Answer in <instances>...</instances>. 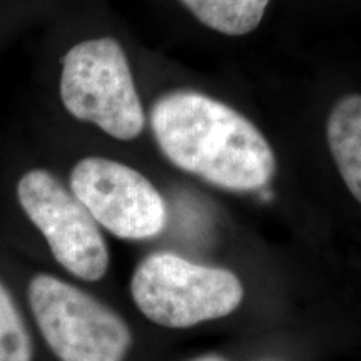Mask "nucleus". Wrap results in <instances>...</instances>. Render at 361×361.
Segmentation results:
<instances>
[{
  "mask_svg": "<svg viewBox=\"0 0 361 361\" xmlns=\"http://www.w3.org/2000/svg\"><path fill=\"white\" fill-rule=\"evenodd\" d=\"M328 146L346 188L361 204V96L350 94L333 106L326 123Z\"/></svg>",
  "mask_w": 361,
  "mask_h": 361,
  "instance_id": "obj_7",
  "label": "nucleus"
},
{
  "mask_svg": "<svg viewBox=\"0 0 361 361\" xmlns=\"http://www.w3.org/2000/svg\"><path fill=\"white\" fill-rule=\"evenodd\" d=\"M189 361H228L223 356L219 355H202V356H197V358H192Z\"/></svg>",
  "mask_w": 361,
  "mask_h": 361,
  "instance_id": "obj_10",
  "label": "nucleus"
},
{
  "mask_svg": "<svg viewBox=\"0 0 361 361\" xmlns=\"http://www.w3.org/2000/svg\"><path fill=\"white\" fill-rule=\"evenodd\" d=\"M29 303L45 343L61 361H124L133 345L128 323L74 284L35 274Z\"/></svg>",
  "mask_w": 361,
  "mask_h": 361,
  "instance_id": "obj_4",
  "label": "nucleus"
},
{
  "mask_svg": "<svg viewBox=\"0 0 361 361\" xmlns=\"http://www.w3.org/2000/svg\"><path fill=\"white\" fill-rule=\"evenodd\" d=\"M69 184L96 223L117 238L142 241L166 228L164 197L146 176L123 162L84 157L72 169Z\"/></svg>",
  "mask_w": 361,
  "mask_h": 361,
  "instance_id": "obj_6",
  "label": "nucleus"
},
{
  "mask_svg": "<svg viewBox=\"0 0 361 361\" xmlns=\"http://www.w3.org/2000/svg\"><path fill=\"white\" fill-rule=\"evenodd\" d=\"M151 128L176 168L229 191H258L276 173L268 139L228 104L196 90L157 99Z\"/></svg>",
  "mask_w": 361,
  "mask_h": 361,
  "instance_id": "obj_1",
  "label": "nucleus"
},
{
  "mask_svg": "<svg viewBox=\"0 0 361 361\" xmlns=\"http://www.w3.org/2000/svg\"><path fill=\"white\" fill-rule=\"evenodd\" d=\"M34 343L19 306L0 281V361H32Z\"/></svg>",
  "mask_w": 361,
  "mask_h": 361,
  "instance_id": "obj_9",
  "label": "nucleus"
},
{
  "mask_svg": "<svg viewBox=\"0 0 361 361\" xmlns=\"http://www.w3.org/2000/svg\"><path fill=\"white\" fill-rule=\"evenodd\" d=\"M61 97L75 119L96 124L119 141H133L146 124L128 57L111 37L84 40L67 52Z\"/></svg>",
  "mask_w": 361,
  "mask_h": 361,
  "instance_id": "obj_3",
  "label": "nucleus"
},
{
  "mask_svg": "<svg viewBox=\"0 0 361 361\" xmlns=\"http://www.w3.org/2000/svg\"><path fill=\"white\" fill-rule=\"evenodd\" d=\"M130 295L152 323L183 329L231 314L241 305L245 288L229 269L154 252L134 269Z\"/></svg>",
  "mask_w": 361,
  "mask_h": 361,
  "instance_id": "obj_2",
  "label": "nucleus"
},
{
  "mask_svg": "<svg viewBox=\"0 0 361 361\" xmlns=\"http://www.w3.org/2000/svg\"><path fill=\"white\" fill-rule=\"evenodd\" d=\"M17 197L62 268L84 281L104 278L109 268L106 239L96 219L56 176L29 171L17 184Z\"/></svg>",
  "mask_w": 361,
  "mask_h": 361,
  "instance_id": "obj_5",
  "label": "nucleus"
},
{
  "mask_svg": "<svg viewBox=\"0 0 361 361\" xmlns=\"http://www.w3.org/2000/svg\"><path fill=\"white\" fill-rule=\"evenodd\" d=\"M197 20L226 35L250 34L259 25L269 0H180Z\"/></svg>",
  "mask_w": 361,
  "mask_h": 361,
  "instance_id": "obj_8",
  "label": "nucleus"
}]
</instances>
